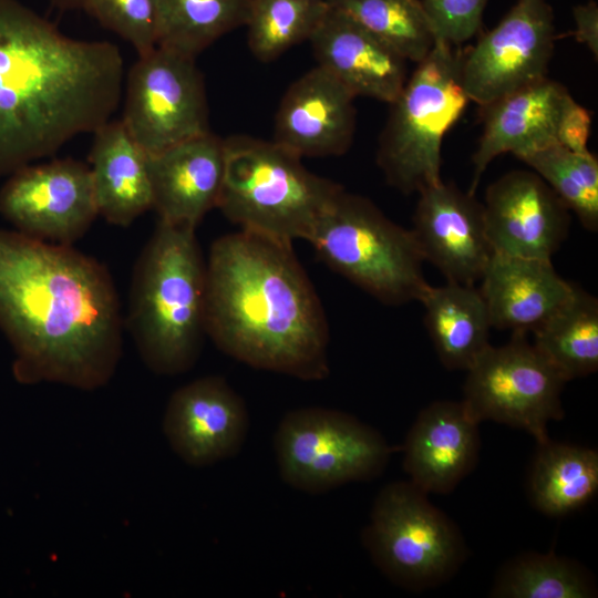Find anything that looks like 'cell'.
I'll use <instances>...</instances> for the list:
<instances>
[{
    "label": "cell",
    "instance_id": "6da1fadb",
    "mask_svg": "<svg viewBox=\"0 0 598 598\" xmlns=\"http://www.w3.org/2000/svg\"><path fill=\"white\" fill-rule=\"evenodd\" d=\"M0 329L22 383L96 390L122 355L123 317L107 268L17 230L0 229Z\"/></svg>",
    "mask_w": 598,
    "mask_h": 598
},
{
    "label": "cell",
    "instance_id": "7a4b0ae2",
    "mask_svg": "<svg viewBox=\"0 0 598 598\" xmlns=\"http://www.w3.org/2000/svg\"><path fill=\"white\" fill-rule=\"evenodd\" d=\"M123 81L115 44L68 37L0 0V177L93 134L117 110Z\"/></svg>",
    "mask_w": 598,
    "mask_h": 598
},
{
    "label": "cell",
    "instance_id": "3957f363",
    "mask_svg": "<svg viewBox=\"0 0 598 598\" xmlns=\"http://www.w3.org/2000/svg\"><path fill=\"white\" fill-rule=\"evenodd\" d=\"M206 266V332L218 349L256 369L328 377L326 313L292 246L239 229L213 243Z\"/></svg>",
    "mask_w": 598,
    "mask_h": 598
},
{
    "label": "cell",
    "instance_id": "277c9868",
    "mask_svg": "<svg viewBox=\"0 0 598 598\" xmlns=\"http://www.w3.org/2000/svg\"><path fill=\"white\" fill-rule=\"evenodd\" d=\"M207 266L195 229L162 220L135 265L127 327L145 365L176 375L198 360L206 332Z\"/></svg>",
    "mask_w": 598,
    "mask_h": 598
},
{
    "label": "cell",
    "instance_id": "5b68a950",
    "mask_svg": "<svg viewBox=\"0 0 598 598\" xmlns=\"http://www.w3.org/2000/svg\"><path fill=\"white\" fill-rule=\"evenodd\" d=\"M224 142L217 208L240 230L289 246L308 241L342 187L308 171L300 156L274 141L235 135Z\"/></svg>",
    "mask_w": 598,
    "mask_h": 598
},
{
    "label": "cell",
    "instance_id": "8992f818",
    "mask_svg": "<svg viewBox=\"0 0 598 598\" xmlns=\"http://www.w3.org/2000/svg\"><path fill=\"white\" fill-rule=\"evenodd\" d=\"M435 39L408 78L380 135L377 163L388 184L410 195L442 182V143L470 102L461 79L462 55Z\"/></svg>",
    "mask_w": 598,
    "mask_h": 598
},
{
    "label": "cell",
    "instance_id": "52a82bcc",
    "mask_svg": "<svg viewBox=\"0 0 598 598\" xmlns=\"http://www.w3.org/2000/svg\"><path fill=\"white\" fill-rule=\"evenodd\" d=\"M308 241L328 267L384 305L420 301L429 286L411 230L343 188Z\"/></svg>",
    "mask_w": 598,
    "mask_h": 598
},
{
    "label": "cell",
    "instance_id": "ba28073f",
    "mask_svg": "<svg viewBox=\"0 0 598 598\" xmlns=\"http://www.w3.org/2000/svg\"><path fill=\"white\" fill-rule=\"evenodd\" d=\"M362 543L390 581L414 591L450 580L467 557L457 526L410 481L379 492Z\"/></svg>",
    "mask_w": 598,
    "mask_h": 598
},
{
    "label": "cell",
    "instance_id": "9c48e42d",
    "mask_svg": "<svg viewBox=\"0 0 598 598\" xmlns=\"http://www.w3.org/2000/svg\"><path fill=\"white\" fill-rule=\"evenodd\" d=\"M274 450L282 481L309 494L375 478L392 452L375 429L355 416L316 406L292 410L281 419Z\"/></svg>",
    "mask_w": 598,
    "mask_h": 598
},
{
    "label": "cell",
    "instance_id": "30bf717a",
    "mask_svg": "<svg viewBox=\"0 0 598 598\" xmlns=\"http://www.w3.org/2000/svg\"><path fill=\"white\" fill-rule=\"evenodd\" d=\"M466 372L462 402L478 423L524 430L540 444L549 440V422L564 417L566 380L526 334L491 344Z\"/></svg>",
    "mask_w": 598,
    "mask_h": 598
},
{
    "label": "cell",
    "instance_id": "8fae6325",
    "mask_svg": "<svg viewBox=\"0 0 598 598\" xmlns=\"http://www.w3.org/2000/svg\"><path fill=\"white\" fill-rule=\"evenodd\" d=\"M122 122L147 154L210 132L195 58L162 47L138 55L127 75Z\"/></svg>",
    "mask_w": 598,
    "mask_h": 598
},
{
    "label": "cell",
    "instance_id": "7c38bea8",
    "mask_svg": "<svg viewBox=\"0 0 598 598\" xmlns=\"http://www.w3.org/2000/svg\"><path fill=\"white\" fill-rule=\"evenodd\" d=\"M553 9L546 0H517L461 60L471 102L481 106L543 78L554 51Z\"/></svg>",
    "mask_w": 598,
    "mask_h": 598
},
{
    "label": "cell",
    "instance_id": "4fadbf2b",
    "mask_svg": "<svg viewBox=\"0 0 598 598\" xmlns=\"http://www.w3.org/2000/svg\"><path fill=\"white\" fill-rule=\"evenodd\" d=\"M0 214L23 235L72 246L99 215L90 166L63 158L17 169L0 189Z\"/></svg>",
    "mask_w": 598,
    "mask_h": 598
},
{
    "label": "cell",
    "instance_id": "5bb4252c",
    "mask_svg": "<svg viewBox=\"0 0 598 598\" xmlns=\"http://www.w3.org/2000/svg\"><path fill=\"white\" fill-rule=\"evenodd\" d=\"M417 195L410 230L423 260L447 282L475 285L494 255L483 203L443 181Z\"/></svg>",
    "mask_w": 598,
    "mask_h": 598
},
{
    "label": "cell",
    "instance_id": "9a60e30c",
    "mask_svg": "<svg viewBox=\"0 0 598 598\" xmlns=\"http://www.w3.org/2000/svg\"><path fill=\"white\" fill-rule=\"evenodd\" d=\"M483 207L494 254L551 259L568 237L570 212L532 169L511 171L493 182Z\"/></svg>",
    "mask_w": 598,
    "mask_h": 598
},
{
    "label": "cell",
    "instance_id": "2e32d148",
    "mask_svg": "<svg viewBox=\"0 0 598 598\" xmlns=\"http://www.w3.org/2000/svg\"><path fill=\"white\" fill-rule=\"evenodd\" d=\"M249 429L243 398L217 375L196 379L168 400L163 432L185 463L209 466L238 454Z\"/></svg>",
    "mask_w": 598,
    "mask_h": 598
},
{
    "label": "cell",
    "instance_id": "e0dca14e",
    "mask_svg": "<svg viewBox=\"0 0 598 598\" xmlns=\"http://www.w3.org/2000/svg\"><path fill=\"white\" fill-rule=\"evenodd\" d=\"M354 99L328 71L312 68L286 91L272 141L301 158L344 154L355 132Z\"/></svg>",
    "mask_w": 598,
    "mask_h": 598
},
{
    "label": "cell",
    "instance_id": "ac0fdd59",
    "mask_svg": "<svg viewBox=\"0 0 598 598\" xmlns=\"http://www.w3.org/2000/svg\"><path fill=\"white\" fill-rule=\"evenodd\" d=\"M309 42L317 65L332 74L355 97L390 104L408 80L403 56L330 3Z\"/></svg>",
    "mask_w": 598,
    "mask_h": 598
},
{
    "label": "cell",
    "instance_id": "d6986e66",
    "mask_svg": "<svg viewBox=\"0 0 598 598\" xmlns=\"http://www.w3.org/2000/svg\"><path fill=\"white\" fill-rule=\"evenodd\" d=\"M478 424L462 400H440L422 409L403 445L409 481L426 494L452 492L477 463Z\"/></svg>",
    "mask_w": 598,
    "mask_h": 598
},
{
    "label": "cell",
    "instance_id": "ffe728a7",
    "mask_svg": "<svg viewBox=\"0 0 598 598\" xmlns=\"http://www.w3.org/2000/svg\"><path fill=\"white\" fill-rule=\"evenodd\" d=\"M152 208L162 221L196 229L217 207L225 174V142L212 132L147 154Z\"/></svg>",
    "mask_w": 598,
    "mask_h": 598
},
{
    "label": "cell",
    "instance_id": "44dd1931",
    "mask_svg": "<svg viewBox=\"0 0 598 598\" xmlns=\"http://www.w3.org/2000/svg\"><path fill=\"white\" fill-rule=\"evenodd\" d=\"M568 95L560 83L546 76L482 106L484 127L472 158L468 193H475L484 171L501 154L519 157L558 143L557 124Z\"/></svg>",
    "mask_w": 598,
    "mask_h": 598
},
{
    "label": "cell",
    "instance_id": "7402d4cb",
    "mask_svg": "<svg viewBox=\"0 0 598 598\" xmlns=\"http://www.w3.org/2000/svg\"><path fill=\"white\" fill-rule=\"evenodd\" d=\"M492 327L513 334L534 332L571 297L551 259L494 254L481 280Z\"/></svg>",
    "mask_w": 598,
    "mask_h": 598
},
{
    "label": "cell",
    "instance_id": "603a6c76",
    "mask_svg": "<svg viewBox=\"0 0 598 598\" xmlns=\"http://www.w3.org/2000/svg\"><path fill=\"white\" fill-rule=\"evenodd\" d=\"M93 135L89 162L99 215L127 227L152 208L147 153L122 120H110Z\"/></svg>",
    "mask_w": 598,
    "mask_h": 598
},
{
    "label": "cell",
    "instance_id": "cb8c5ba5",
    "mask_svg": "<svg viewBox=\"0 0 598 598\" xmlns=\"http://www.w3.org/2000/svg\"><path fill=\"white\" fill-rule=\"evenodd\" d=\"M424 326L442 365L468 370L491 346L493 328L484 298L475 285L427 286L420 301Z\"/></svg>",
    "mask_w": 598,
    "mask_h": 598
},
{
    "label": "cell",
    "instance_id": "d4e9b609",
    "mask_svg": "<svg viewBox=\"0 0 598 598\" xmlns=\"http://www.w3.org/2000/svg\"><path fill=\"white\" fill-rule=\"evenodd\" d=\"M533 505L561 517L587 505L598 491L596 450L553 442L537 444L528 478Z\"/></svg>",
    "mask_w": 598,
    "mask_h": 598
},
{
    "label": "cell",
    "instance_id": "484cf974",
    "mask_svg": "<svg viewBox=\"0 0 598 598\" xmlns=\"http://www.w3.org/2000/svg\"><path fill=\"white\" fill-rule=\"evenodd\" d=\"M534 346L566 382L598 370V300L575 285L571 297L534 332Z\"/></svg>",
    "mask_w": 598,
    "mask_h": 598
},
{
    "label": "cell",
    "instance_id": "4316f807",
    "mask_svg": "<svg viewBox=\"0 0 598 598\" xmlns=\"http://www.w3.org/2000/svg\"><path fill=\"white\" fill-rule=\"evenodd\" d=\"M492 597L590 598L597 596L594 576L578 561L555 553H525L497 573Z\"/></svg>",
    "mask_w": 598,
    "mask_h": 598
},
{
    "label": "cell",
    "instance_id": "83f0119b",
    "mask_svg": "<svg viewBox=\"0 0 598 598\" xmlns=\"http://www.w3.org/2000/svg\"><path fill=\"white\" fill-rule=\"evenodd\" d=\"M250 0H161L158 45L196 58L226 33L246 25Z\"/></svg>",
    "mask_w": 598,
    "mask_h": 598
},
{
    "label": "cell",
    "instance_id": "f1b7e54d",
    "mask_svg": "<svg viewBox=\"0 0 598 598\" xmlns=\"http://www.w3.org/2000/svg\"><path fill=\"white\" fill-rule=\"evenodd\" d=\"M517 158L546 182L585 229L598 230V161L592 153L554 143Z\"/></svg>",
    "mask_w": 598,
    "mask_h": 598
},
{
    "label": "cell",
    "instance_id": "f546056e",
    "mask_svg": "<svg viewBox=\"0 0 598 598\" xmlns=\"http://www.w3.org/2000/svg\"><path fill=\"white\" fill-rule=\"evenodd\" d=\"M341 9L406 61L420 62L435 33L421 0H327Z\"/></svg>",
    "mask_w": 598,
    "mask_h": 598
},
{
    "label": "cell",
    "instance_id": "4dcf8cb0",
    "mask_svg": "<svg viewBox=\"0 0 598 598\" xmlns=\"http://www.w3.org/2000/svg\"><path fill=\"white\" fill-rule=\"evenodd\" d=\"M329 8L327 0H250L248 47L270 62L310 39Z\"/></svg>",
    "mask_w": 598,
    "mask_h": 598
},
{
    "label": "cell",
    "instance_id": "1f68e13d",
    "mask_svg": "<svg viewBox=\"0 0 598 598\" xmlns=\"http://www.w3.org/2000/svg\"><path fill=\"white\" fill-rule=\"evenodd\" d=\"M82 9L138 55L158 45L161 0H83Z\"/></svg>",
    "mask_w": 598,
    "mask_h": 598
},
{
    "label": "cell",
    "instance_id": "d6a6232c",
    "mask_svg": "<svg viewBox=\"0 0 598 598\" xmlns=\"http://www.w3.org/2000/svg\"><path fill=\"white\" fill-rule=\"evenodd\" d=\"M435 39L458 45L480 30L488 0H421Z\"/></svg>",
    "mask_w": 598,
    "mask_h": 598
},
{
    "label": "cell",
    "instance_id": "836d02e7",
    "mask_svg": "<svg viewBox=\"0 0 598 598\" xmlns=\"http://www.w3.org/2000/svg\"><path fill=\"white\" fill-rule=\"evenodd\" d=\"M590 127L589 112L569 94L559 115L556 132L557 142L573 152L587 153L589 152L587 145Z\"/></svg>",
    "mask_w": 598,
    "mask_h": 598
},
{
    "label": "cell",
    "instance_id": "e575fe53",
    "mask_svg": "<svg viewBox=\"0 0 598 598\" xmlns=\"http://www.w3.org/2000/svg\"><path fill=\"white\" fill-rule=\"evenodd\" d=\"M575 21V38L579 43L585 44L595 59L598 58V6L590 0L586 3L573 8Z\"/></svg>",
    "mask_w": 598,
    "mask_h": 598
},
{
    "label": "cell",
    "instance_id": "d590c367",
    "mask_svg": "<svg viewBox=\"0 0 598 598\" xmlns=\"http://www.w3.org/2000/svg\"><path fill=\"white\" fill-rule=\"evenodd\" d=\"M53 6L61 10L82 9L83 0H50Z\"/></svg>",
    "mask_w": 598,
    "mask_h": 598
}]
</instances>
